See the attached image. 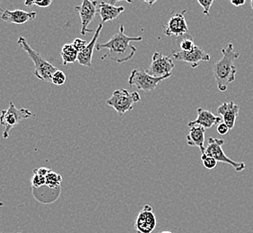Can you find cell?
<instances>
[{
	"label": "cell",
	"mask_w": 253,
	"mask_h": 233,
	"mask_svg": "<svg viewBox=\"0 0 253 233\" xmlns=\"http://www.w3.org/2000/svg\"><path fill=\"white\" fill-rule=\"evenodd\" d=\"M143 38L138 37H130L125 34L124 25H121L119 33L113 35L107 42L102 44H96L95 49L98 51L102 49H108L107 53L102 56V59H111L117 63H125L129 61L136 53V48L131 45L132 41H141Z\"/></svg>",
	"instance_id": "1"
},
{
	"label": "cell",
	"mask_w": 253,
	"mask_h": 233,
	"mask_svg": "<svg viewBox=\"0 0 253 233\" xmlns=\"http://www.w3.org/2000/svg\"><path fill=\"white\" fill-rule=\"evenodd\" d=\"M222 58L214 64L213 73L220 92H225L229 84L236 79L237 69L234 62L238 59L240 53L234 50V44L228 43L221 50Z\"/></svg>",
	"instance_id": "2"
},
{
	"label": "cell",
	"mask_w": 253,
	"mask_h": 233,
	"mask_svg": "<svg viewBox=\"0 0 253 233\" xmlns=\"http://www.w3.org/2000/svg\"><path fill=\"white\" fill-rule=\"evenodd\" d=\"M17 44L28 54L29 58L33 60L35 67L34 76L42 81H50L52 75L58 70L57 68L46 59H44L38 51L34 50L27 42L25 37L20 36Z\"/></svg>",
	"instance_id": "3"
},
{
	"label": "cell",
	"mask_w": 253,
	"mask_h": 233,
	"mask_svg": "<svg viewBox=\"0 0 253 233\" xmlns=\"http://www.w3.org/2000/svg\"><path fill=\"white\" fill-rule=\"evenodd\" d=\"M141 101V97L137 92H129L126 89H119L114 91L112 97L106 102L110 107L113 108L119 116H123L125 113L131 112L134 104Z\"/></svg>",
	"instance_id": "4"
},
{
	"label": "cell",
	"mask_w": 253,
	"mask_h": 233,
	"mask_svg": "<svg viewBox=\"0 0 253 233\" xmlns=\"http://www.w3.org/2000/svg\"><path fill=\"white\" fill-rule=\"evenodd\" d=\"M34 114L27 109H17L14 102H10L9 106L6 110H3L0 115V125L5 127L3 133V138L7 139L9 137L10 131L19 125L24 119L30 118Z\"/></svg>",
	"instance_id": "5"
},
{
	"label": "cell",
	"mask_w": 253,
	"mask_h": 233,
	"mask_svg": "<svg viewBox=\"0 0 253 233\" xmlns=\"http://www.w3.org/2000/svg\"><path fill=\"white\" fill-rule=\"evenodd\" d=\"M224 144V141L223 139L210 137L209 138V145L206 147V151H205L203 155L214 158V160H216L217 162L227 163L229 165L232 166L236 171H243V170H245L246 165L244 164V162H240V161H235V160H232L225 155V153L223 150Z\"/></svg>",
	"instance_id": "6"
},
{
	"label": "cell",
	"mask_w": 253,
	"mask_h": 233,
	"mask_svg": "<svg viewBox=\"0 0 253 233\" xmlns=\"http://www.w3.org/2000/svg\"><path fill=\"white\" fill-rule=\"evenodd\" d=\"M170 77L171 75H168L163 78H154L146 73V71L134 69L132 70L131 74L128 78V84L130 86H135L138 90H142L143 92H152L157 87L159 83H162L164 80L170 78Z\"/></svg>",
	"instance_id": "7"
},
{
	"label": "cell",
	"mask_w": 253,
	"mask_h": 233,
	"mask_svg": "<svg viewBox=\"0 0 253 233\" xmlns=\"http://www.w3.org/2000/svg\"><path fill=\"white\" fill-rule=\"evenodd\" d=\"M175 64L172 59L162 52H155L152 57V62L146 71V73L154 78H163L171 75Z\"/></svg>",
	"instance_id": "8"
},
{
	"label": "cell",
	"mask_w": 253,
	"mask_h": 233,
	"mask_svg": "<svg viewBox=\"0 0 253 233\" xmlns=\"http://www.w3.org/2000/svg\"><path fill=\"white\" fill-rule=\"evenodd\" d=\"M185 14L186 10H182L180 13L172 12L170 14L168 22L164 25V33L166 36L179 38L184 34H189Z\"/></svg>",
	"instance_id": "9"
},
{
	"label": "cell",
	"mask_w": 253,
	"mask_h": 233,
	"mask_svg": "<svg viewBox=\"0 0 253 233\" xmlns=\"http://www.w3.org/2000/svg\"><path fill=\"white\" fill-rule=\"evenodd\" d=\"M97 0H83L82 5L75 7L81 20V34L85 35L87 33H93L88 25L93 22L97 13Z\"/></svg>",
	"instance_id": "10"
},
{
	"label": "cell",
	"mask_w": 253,
	"mask_h": 233,
	"mask_svg": "<svg viewBox=\"0 0 253 233\" xmlns=\"http://www.w3.org/2000/svg\"><path fill=\"white\" fill-rule=\"evenodd\" d=\"M172 57L175 60L190 64L191 68H196L201 62H210L211 57L200 46H195L190 51H173Z\"/></svg>",
	"instance_id": "11"
},
{
	"label": "cell",
	"mask_w": 253,
	"mask_h": 233,
	"mask_svg": "<svg viewBox=\"0 0 253 233\" xmlns=\"http://www.w3.org/2000/svg\"><path fill=\"white\" fill-rule=\"evenodd\" d=\"M156 227V214L149 204H146L136 217L135 229L137 233H152Z\"/></svg>",
	"instance_id": "12"
},
{
	"label": "cell",
	"mask_w": 253,
	"mask_h": 233,
	"mask_svg": "<svg viewBox=\"0 0 253 233\" xmlns=\"http://www.w3.org/2000/svg\"><path fill=\"white\" fill-rule=\"evenodd\" d=\"M37 16L36 12H26L24 10H3L0 19L8 24L22 25H25L30 21L35 19Z\"/></svg>",
	"instance_id": "13"
},
{
	"label": "cell",
	"mask_w": 253,
	"mask_h": 233,
	"mask_svg": "<svg viewBox=\"0 0 253 233\" xmlns=\"http://www.w3.org/2000/svg\"><path fill=\"white\" fill-rule=\"evenodd\" d=\"M240 107L234 102H224L217 108V112L229 129H233L239 116Z\"/></svg>",
	"instance_id": "14"
},
{
	"label": "cell",
	"mask_w": 253,
	"mask_h": 233,
	"mask_svg": "<svg viewBox=\"0 0 253 233\" xmlns=\"http://www.w3.org/2000/svg\"><path fill=\"white\" fill-rule=\"evenodd\" d=\"M102 27H103L102 24L98 26L97 29H96L95 33L93 34V39H91V41L86 45V47L83 50L78 52V62L81 66L86 67V68H91L92 67L93 50H94L95 47H96L98 38H99L100 34L102 32Z\"/></svg>",
	"instance_id": "15"
},
{
	"label": "cell",
	"mask_w": 253,
	"mask_h": 233,
	"mask_svg": "<svg viewBox=\"0 0 253 233\" xmlns=\"http://www.w3.org/2000/svg\"><path fill=\"white\" fill-rule=\"evenodd\" d=\"M222 117L220 116H215L212 112L204 110L202 108L198 109V116L197 118L188 123L189 127L193 126H201L204 127L205 129L211 128L214 125H218L222 122Z\"/></svg>",
	"instance_id": "16"
},
{
	"label": "cell",
	"mask_w": 253,
	"mask_h": 233,
	"mask_svg": "<svg viewBox=\"0 0 253 233\" xmlns=\"http://www.w3.org/2000/svg\"><path fill=\"white\" fill-rule=\"evenodd\" d=\"M124 11V6H116L104 1L98 2L97 13L102 18V24L117 19Z\"/></svg>",
	"instance_id": "17"
},
{
	"label": "cell",
	"mask_w": 253,
	"mask_h": 233,
	"mask_svg": "<svg viewBox=\"0 0 253 233\" xmlns=\"http://www.w3.org/2000/svg\"><path fill=\"white\" fill-rule=\"evenodd\" d=\"M205 129L203 126H193L190 127V132L186 136L188 146H196L200 148L201 155H203L206 151L205 146Z\"/></svg>",
	"instance_id": "18"
},
{
	"label": "cell",
	"mask_w": 253,
	"mask_h": 233,
	"mask_svg": "<svg viewBox=\"0 0 253 233\" xmlns=\"http://www.w3.org/2000/svg\"><path fill=\"white\" fill-rule=\"evenodd\" d=\"M78 50L74 48L72 43L65 44L61 49L62 64L67 66L68 64L75 63L78 60Z\"/></svg>",
	"instance_id": "19"
},
{
	"label": "cell",
	"mask_w": 253,
	"mask_h": 233,
	"mask_svg": "<svg viewBox=\"0 0 253 233\" xmlns=\"http://www.w3.org/2000/svg\"><path fill=\"white\" fill-rule=\"evenodd\" d=\"M46 179V186L49 187L51 190H59L60 185L62 183V177L58 174L57 172H54L51 170H49L48 174L45 177Z\"/></svg>",
	"instance_id": "20"
},
{
	"label": "cell",
	"mask_w": 253,
	"mask_h": 233,
	"mask_svg": "<svg viewBox=\"0 0 253 233\" xmlns=\"http://www.w3.org/2000/svg\"><path fill=\"white\" fill-rule=\"evenodd\" d=\"M178 44H179L180 50H182V51H190L196 46L194 39L189 34H184V35L179 37Z\"/></svg>",
	"instance_id": "21"
},
{
	"label": "cell",
	"mask_w": 253,
	"mask_h": 233,
	"mask_svg": "<svg viewBox=\"0 0 253 233\" xmlns=\"http://www.w3.org/2000/svg\"><path fill=\"white\" fill-rule=\"evenodd\" d=\"M52 1L53 0H25V5L28 7L33 5H37L39 7L46 8L52 4Z\"/></svg>",
	"instance_id": "22"
},
{
	"label": "cell",
	"mask_w": 253,
	"mask_h": 233,
	"mask_svg": "<svg viewBox=\"0 0 253 233\" xmlns=\"http://www.w3.org/2000/svg\"><path fill=\"white\" fill-rule=\"evenodd\" d=\"M67 80V77L64 73L63 71L60 70H57L55 73L52 75L51 77V82L54 83L55 85H63L64 83H66Z\"/></svg>",
	"instance_id": "23"
},
{
	"label": "cell",
	"mask_w": 253,
	"mask_h": 233,
	"mask_svg": "<svg viewBox=\"0 0 253 233\" xmlns=\"http://www.w3.org/2000/svg\"><path fill=\"white\" fill-rule=\"evenodd\" d=\"M201 160H202L205 168L208 169V170H214V168L217 165V161L214 160V158L210 157V156L202 155H201Z\"/></svg>",
	"instance_id": "24"
},
{
	"label": "cell",
	"mask_w": 253,
	"mask_h": 233,
	"mask_svg": "<svg viewBox=\"0 0 253 233\" xmlns=\"http://www.w3.org/2000/svg\"><path fill=\"white\" fill-rule=\"evenodd\" d=\"M45 184H46L45 177L34 172V176H33V179H32V187L34 189H39L41 187L45 186Z\"/></svg>",
	"instance_id": "25"
},
{
	"label": "cell",
	"mask_w": 253,
	"mask_h": 233,
	"mask_svg": "<svg viewBox=\"0 0 253 233\" xmlns=\"http://www.w3.org/2000/svg\"><path fill=\"white\" fill-rule=\"evenodd\" d=\"M197 1H198L199 4L202 6V8H203V14H204L205 15L210 16V8H211V6L213 5L214 0H197Z\"/></svg>",
	"instance_id": "26"
},
{
	"label": "cell",
	"mask_w": 253,
	"mask_h": 233,
	"mask_svg": "<svg viewBox=\"0 0 253 233\" xmlns=\"http://www.w3.org/2000/svg\"><path fill=\"white\" fill-rule=\"evenodd\" d=\"M87 44V41L85 39H79V38L74 39V41L72 42L74 48L78 50V52H80L81 50H83L86 47Z\"/></svg>",
	"instance_id": "27"
},
{
	"label": "cell",
	"mask_w": 253,
	"mask_h": 233,
	"mask_svg": "<svg viewBox=\"0 0 253 233\" xmlns=\"http://www.w3.org/2000/svg\"><path fill=\"white\" fill-rule=\"evenodd\" d=\"M230 131L228 126L224 124V122H221L220 124L217 125V132L219 133L220 135H226L228 132Z\"/></svg>",
	"instance_id": "28"
},
{
	"label": "cell",
	"mask_w": 253,
	"mask_h": 233,
	"mask_svg": "<svg viewBox=\"0 0 253 233\" xmlns=\"http://www.w3.org/2000/svg\"><path fill=\"white\" fill-rule=\"evenodd\" d=\"M49 170V169H47V168H39V169H35V170H34V172L37 173V174L42 175V176L46 177V175L48 174Z\"/></svg>",
	"instance_id": "29"
},
{
	"label": "cell",
	"mask_w": 253,
	"mask_h": 233,
	"mask_svg": "<svg viewBox=\"0 0 253 233\" xmlns=\"http://www.w3.org/2000/svg\"><path fill=\"white\" fill-rule=\"evenodd\" d=\"M232 5L234 6H242V5H245L246 0H230Z\"/></svg>",
	"instance_id": "30"
},
{
	"label": "cell",
	"mask_w": 253,
	"mask_h": 233,
	"mask_svg": "<svg viewBox=\"0 0 253 233\" xmlns=\"http://www.w3.org/2000/svg\"><path fill=\"white\" fill-rule=\"evenodd\" d=\"M110 1V4H112V5H114V4H116L117 2L119 1H125L126 3H129V4H131L132 0H109Z\"/></svg>",
	"instance_id": "31"
},
{
	"label": "cell",
	"mask_w": 253,
	"mask_h": 233,
	"mask_svg": "<svg viewBox=\"0 0 253 233\" xmlns=\"http://www.w3.org/2000/svg\"><path fill=\"white\" fill-rule=\"evenodd\" d=\"M140 1H143V2H145L146 4H148V5H154V4H156V2H157L158 0H140Z\"/></svg>",
	"instance_id": "32"
},
{
	"label": "cell",
	"mask_w": 253,
	"mask_h": 233,
	"mask_svg": "<svg viewBox=\"0 0 253 233\" xmlns=\"http://www.w3.org/2000/svg\"><path fill=\"white\" fill-rule=\"evenodd\" d=\"M251 5H252V8L253 9V0H251Z\"/></svg>",
	"instance_id": "33"
},
{
	"label": "cell",
	"mask_w": 253,
	"mask_h": 233,
	"mask_svg": "<svg viewBox=\"0 0 253 233\" xmlns=\"http://www.w3.org/2000/svg\"><path fill=\"white\" fill-rule=\"evenodd\" d=\"M170 233V232H163V233Z\"/></svg>",
	"instance_id": "34"
},
{
	"label": "cell",
	"mask_w": 253,
	"mask_h": 233,
	"mask_svg": "<svg viewBox=\"0 0 253 233\" xmlns=\"http://www.w3.org/2000/svg\"><path fill=\"white\" fill-rule=\"evenodd\" d=\"M0 233H1V232H0Z\"/></svg>",
	"instance_id": "35"
}]
</instances>
